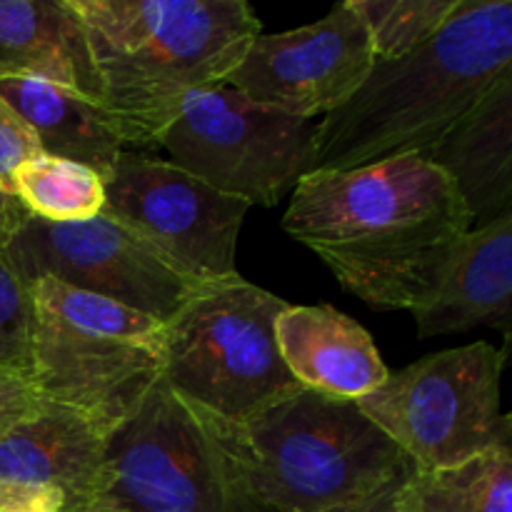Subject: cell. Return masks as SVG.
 <instances>
[{
  "label": "cell",
  "mask_w": 512,
  "mask_h": 512,
  "mask_svg": "<svg viewBox=\"0 0 512 512\" xmlns=\"http://www.w3.org/2000/svg\"><path fill=\"white\" fill-rule=\"evenodd\" d=\"M0 98L33 130L40 153L83 165L103 183L113 175L125 145L103 105L38 78L0 80Z\"/></svg>",
  "instance_id": "18"
},
{
  "label": "cell",
  "mask_w": 512,
  "mask_h": 512,
  "mask_svg": "<svg viewBox=\"0 0 512 512\" xmlns=\"http://www.w3.org/2000/svg\"><path fill=\"white\" fill-rule=\"evenodd\" d=\"M35 308L33 295L0 255V370L30 378Z\"/></svg>",
  "instance_id": "22"
},
{
  "label": "cell",
  "mask_w": 512,
  "mask_h": 512,
  "mask_svg": "<svg viewBox=\"0 0 512 512\" xmlns=\"http://www.w3.org/2000/svg\"><path fill=\"white\" fill-rule=\"evenodd\" d=\"M200 418L235 508L328 512L360 503L413 470L353 400L308 388L243 423Z\"/></svg>",
  "instance_id": "4"
},
{
  "label": "cell",
  "mask_w": 512,
  "mask_h": 512,
  "mask_svg": "<svg viewBox=\"0 0 512 512\" xmlns=\"http://www.w3.org/2000/svg\"><path fill=\"white\" fill-rule=\"evenodd\" d=\"M283 228L368 308L415 313L433 300L473 223L438 165L400 155L355 170H313L290 193Z\"/></svg>",
  "instance_id": "1"
},
{
  "label": "cell",
  "mask_w": 512,
  "mask_h": 512,
  "mask_svg": "<svg viewBox=\"0 0 512 512\" xmlns=\"http://www.w3.org/2000/svg\"><path fill=\"white\" fill-rule=\"evenodd\" d=\"M510 75L512 3L463 0L433 38L400 58L375 60L358 93L318 120L315 170L428 158Z\"/></svg>",
  "instance_id": "2"
},
{
  "label": "cell",
  "mask_w": 512,
  "mask_h": 512,
  "mask_svg": "<svg viewBox=\"0 0 512 512\" xmlns=\"http://www.w3.org/2000/svg\"><path fill=\"white\" fill-rule=\"evenodd\" d=\"M373 63L368 30L345 0L313 25L260 33L228 85L255 103L315 120L348 103Z\"/></svg>",
  "instance_id": "12"
},
{
  "label": "cell",
  "mask_w": 512,
  "mask_h": 512,
  "mask_svg": "<svg viewBox=\"0 0 512 512\" xmlns=\"http://www.w3.org/2000/svg\"><path fill=\"white\" fill-rule=\"evenodd\" d=\"M35 403L38 393L28 375L0 370V440L35 408Z\"/></svg>",
  "instance_id": "24"
},
{
  "label": "cell",
  "mask_w": 512,
  "mask_h": 512,
  "mask_svg": "<svg viewBox=\"0 0 512 512\" xmlns=\"http://www.w3.org/2000/svg\"><path fill=\"white\" fill-rule=\"evenodd\" d=\"M403 480L388 485V488H383L380 493L370 495V498L360 500V503L343 505V508H335V510H328V512H395V490H398V485L403 483Z\"/></svg>",
  "instance_id": "27"
},
{
  "label": "cell",
  "mask_w": 512,
  "mask_h": 512,
  "mask_svg": "<svg viewBox=\"0 0 512 512\" xmlns=\"http://www.w3.org/2000/svg\"><path fill=\"white\" fill-rule=\"evenodd\" d=\"M33 220L23 200L10 188L0 185V255L20 235V230Z\"/></svg>",
  "instance_id": "26"
},
{
  "label": "cell",
  "mask_w": 512,
  "mask_h": 512,
  "mask_svg": "<svg viewBox=\"0 0 512 512\" xmlns=\"http://www.w3.org/2000/svg\"><path fill=\"white\" fill-rule=\"evenodd\" d=\"M10 188L45 223H83L100 215L105 185L93 170L38 153L13 173Z\"/></svg>",
  "instance_id": "20"
},
{
  "label": "cell",
  "mask_w": 512,
  "mask_h": 512,
  "mask_svg": "<svg viewBox=\"0 0 512 512\" xmlns=\"http://www.w3.org/2000/svg\"><path fill=\"white\" fill-rule=\"evenodd\" d=\"M425 160L458 190L473 228L512 208V75L503 78Z\"/></svg>",
  "instance_id": "17"
},
{
  "label": "cell",
  "mask_w": 512,
  "mask_h": 512,
  "mask_svg": "<svg viewBox=\"0 0 512 512\" xmlns=\"http://www.w3.org/2000/svg\"><path fill=\"white\" fill-rule=\"evenodd\" d=\"M65 495L58 488L28 483H0V512H63Z\"/></svg>",
  "instance_id": "25"
},
{
  "label": "cell",
  "mask_w": 512,
  "mask_h": 512,
  "mask_svg": "<svg viewBox=\"0 0 512 512\" xmlns=\"http://www.w3.org/2000/svg\"><path fill=\"white\" fill-rule=\"evenodd\" d=\"M288 305L240 275L200 285L163 323L160 378L190 408L223 423H243L298 393L303 385L275 340Z\"/></svg>",
  "instance_id": "6"
},
{
  "label": "cell",
  "mask_w": 512,
  "mask_h": 512,
  "mask_svg": "<svg viewBox=\"0 0 512 512\" xmlns=\"http://www.w3.org/2000/svg\"><path fill=\"white\" fill-rule=\"evenodd\" d=\"M88 508L100 512H235L208 425L163 378L105 438Z\"/></svg>",
  "instance_id": "9"
},
{
  "label": "cell",
  "mask_w": 512,
  "mask_h": 512,
  "mask_svg": "<svg viewBox=\"0 0 512 512\" xmlns=\"http://www.w3.org/2000/svg\"><path fill=\"white\" fill-rule=\"evenodd\" d=\"M3 260L28 290L48 278L138 310L158 323H168L200 288L153 245L105 213L83 223L33 218L3 250Z\"/></svg>",
  "instance_id": "11"
},
{
  "label": "cell",
  "mask_w": 512,
  "mask_h": 512,
  "mask_svg": "<svg viewBox=\"0 0 512 512\" xmlns=\"http://www.w3.org/2000/svg\"><path fill=\"white\" fill-rule=\"evenodd\" d=\"M110 215L200 285L235 278V248L250 205L153 153L123 150L105 180Z\"/></svg>",
  "instance_id": "10"
},
{
  "label": "cell",
  "mask_w": 512,
  "mask_h": 512,
  "mask_svg": "<svg viewBox=\"0 0 512 512\" xmlns=\"http://www.w3.org/2000/svg\"><path fill=\"white\" fill-rule=\"evenodd\" d=\"M108 435L68 405L38 398L35 408L0 440V483L58 488L65 508L88 505Z\"/></svg>",
  "instance_id": "14"
},
{
  "label": "cell",
  "mask_w": 512,
  "mask_h": 512,
  "mask_svg": "<svg viewBox=\"0 0 512 512\" xmlns=\"http://www.w3.org/2000/svg\"><path fill=\"white\" fill-rule=\"evenodd\" d=\"M125 150L153 153L185 100L228 85L260 35L245 0H70Z\"/></svg>",
  "instance_id": "3"
},
{
  "label": "cell",
  "mask_w": 512,
  "mask_h": 512,
  "mask_svg": "<svg viewBox=\"0 0 512 512\" xmlns=\"http://www.w3.org/2000/svg\"><path fill=\"white\" fill-rule=\"evenodd\" d=\"M30 383L113 433L163 375V323L55 280L30 285Z\"/></svg>",
  "instance_id": "5"
},
{
  "label": "cell",
  "mask_w": 512,
  "mask_h": 512,
  "mask_svg": "<svg viewBox=\"0 0 512 512\" xmlns=\"http://www.w3.org/2000/svg\"><path fill=\"white\" fill-rule=\"evenodd\" d=\"M38 78L103 100L70 0H0V80Z\"/></svg>",
  "instance_id": "16"
},
{
  "label": "cell",
  "mask_w": 512,
  "mask_h": 512,
  "mask_svg": "<svg viewBox=\"0 0 512 512\" xmlns=\"http://www.w3.org/2000/svg\"><path fill=\"white\" fill-rule=\"evenodd\" d=\"M63 512H100V510L88 508V505H78V508H63Z\"/></svg>",
  "instance_id": "28"
},
{
  "label": "cell",
  "mask_w": 512,
  "mask_h": 512,
  "mask_svg": "<svg viewBox=\"0 0 512 512\" xmlns=\"http://www.w3.org/2000/svg\"><path fill=\"white\" fill-rule=\"evenodd\" d=\"M40 153L38 140L25 120L0 98V185L10 188L13 173ZM13 190V188H10Z\"/></svg>",
  "instance_id": "23"
},
{
  "label": "cell",
  "mask_w": 512,
  "mask_h": 512,
  "mask_svg": "<svg viewBox=\"0 0 512 512\" xmlns=\"http://www.w3.org/2000/svg\"><path fill=\"white\" fill-rule=\"evenodd\" d=\"M463 0H350L368 30L375 60L400 58L433 38Z\"/></svg>",
  "instance_id": "21"
},
{
  "label": "cell",
  "mask_w": 512,
  "mask_h": 512,
  "mask_svg": "<svg viewBox=\"0 0 512 512\" xmlns=\"http://www.w3.org/2000/svg\"><path fill=\"white\" fill-rule=\"evenodd\" d=\"M395 512H512V450L498 445L455 468L410 470Z\"/></svg>",
  "instance_id": "19"
},
{
  "label": "cell",
  "mask_w": 512,
  "mask_h": 512,
  "mask_svg": "<svg viewBox=\"0 0 512 512\" xmlns=\"http://www.w3.org/2000/svg\"><path fill=\"white\" fill-rule=\"evenodd\" d=\"M275 340L293 378L315 393L355 403L390 375L368 330L333 305H288Z\"/></svg>",
  "instance_id": "15"
},
{
  "label": "cell",
  "mask_w": 512,
  "mask_h": 512,
  "mask_svg": "<svg viewBox=\"0 0 512 512\" xmlns=\"http://www.w3.org/2000/svg\"><path fill=\"white\" fill-rule=\"evenodd\" d=\"M503 365L505 350L490 343L440 350L388 375L355 405L413 470L455 468L510 445V415L500 408Z\"/></svg>",
  "instance_id": "7"
},
{
  "label": "cell",
  "mask_w": 512,
  "mask_h": 512,
  "mask_svg": "<svg viewBox=\"0 0 512 512\" xmlns=\"http://www.w3.org/2000/svg\"><path fill=\"white\" fill-rule=\"evenodd\" d=\"M512 308V208L460 238L433 300L415 310L418 338L498 328L508 335Z\"/></svg>",
  "instance_id": "13"
},
{
  "label": "cell",
  "mask_w": 512,
  "mask_h": 512,
  "mask_svg": "<svg viewBox=\"0 0 512 512\" xmlns=\"http://www.w3.org/2000/svg\"><path fill=\"white\" fill-rule=\"evenodd\" d=\"M318 120L295 118L230 85L190 95L158 150L210 188L273 208L315 170Z\"/></svg>",
  "instance_id": "8"
}]
</instances>
